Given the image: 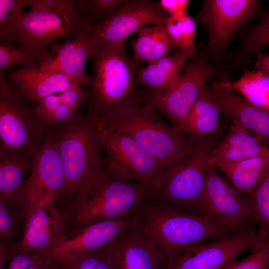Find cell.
<instances>
[{
  "label": "cell",
  "instance_id": "cb8c5ba5",
  "mask_svg": "<svg viewBox=\"0 0 269 269\" xmlns=\"http://www.w3.org/2000/svg\"><path fill=\"white\" fill-rule=\"evenodd\" d=\"M34 157L15 151L0 150V198L4 199L15 209H17L18 198Z\"/></svg>",
  "mask_w": 269,
  "mask_h": 269
},
{
  "label": "cell",
  "instance_id": "7402d4cb",
  "mask_svg": "<svg viewBox=\"0 0 269 269\" xmlns=\"http://www.w3.org/2000/svg\"><path fill=\"white\" fill-rule=\"evenodd\" d=\"M268 155L269 147L241 125L232 121L228 134L214 148L210 160L216 167Z\"/></svg>",
  "mask_w": 269,
  "mask_h": 269
},
{
  "label": "cell",
  "instance_id": "4fadbf2b",
  "mask_svg": "<svg viewBox=\"0 0 269 269\" xmlns=\"http://www.w3.org/2000/svg\"><path fill=\"white\" fill-rule=\"evenodd\" d=\"M168 16L158 2L127 0L111 16L93 26L88 32L92 50L125 47L130 35L146 26L163 24Z\"/></svg>",
  "mask_w": 269,
  "mask_h": 269
},
{
  "label": "cell",
  "instance_id": "ab89813d",
  "mask_svg": "<svg viewBox=\"0 0 269 269\" xmlns=\"http://www.w3.org/2000/svg\"><path fill=\"white\" fill-rule=\"evenodd\" d=\"M59 94L65 103L77 110L86 103L90 96L89 91L82 88L78 84Z\"/></svg>",
  "mask_w": 269,
  "mask_h": 269
},
{
  "label": "cell",
  "instance_id": "d4e9b609",
  "mask_svg": "<svg viewBox=\"0 0 269 269\" xmlns=\"http://www.w3.org/2000/svg\"><path fill=\"white\" fill-rule=\"evenodd\" d=\"M135 62L148 63L157 60L174 49H178L163 24L142 27L132 43Z\"/></svg>",
  "mask_w": 269,
  "mask_h": 269
},
{
  "label": "cell",
  "instance_id": "277c9868",
  "mask_svg": "<svg viewBox=\"0 0 269 269\" xmlns=\"http://www.w3.org/2000/svg\"><path fill=\"white\" fill-rule=\"evenodd\" d=\"M191 150L163 171L155 202L172 209L203 216V201L212 151V135L194 137Z\"/></svg>",
  "mask_w": 269,
  "mask_h": 269
},
{
  "label": "cell",
  "instance_id": "4dcf8cb0",
  "mask_svg": "<svg viewBox=\"0 0 269 269\" xmlns=\"http://www.w3.org/2000/svg\"><path fill=\"white\" fill-rule=\"evenodd\" d=\"M50 54L47 48L29 49L0 41V73L4 74L15 66L39 68Z\"/></svg>",
  "mask_w": 269,
  "mask_h": 269
},
{
  "label": "cell",
  "instance_id": "83f0119b",
  "mask_svg": "<svg viewBox=\"0 0 269 269\" xmlns=\"http://www.w3.org/2000/svg\"><path fill=\"white\" fill-rule=\"evenodd\" d=\"M221 114L206 87L193 107L184 134L195 137L211 135L218 129Z\"/></svg>",
  "mask_w": 269,
  "mask_h": 269
},
{
  "label": "cell",
  "instance_id": "f1b7e54d",
  "mask_svg": "<svg viewBox=\"0 0 269 269\" xmlns=\"http://www.w3.org/2000/svg\"><path fill=\"white\" fill-rule=\"evenodd\" d=\"M33 110L38 122L47 131L72 122L78 115V110L65 103L59 93L39 100Z\"/></svg>",
  "mask_w": 269,
  "mask_h": 269
},
{
  "label": "cell",
  "instance_id": "484cf974",
  "mask_svg": "<svg viewBox=\"0 0 269 269\" xmlns=\"http://www.w3.org/2000/svg\"><path fill=\"white\" fill-rule=\"evenodd\" d=\"M223 76L219 81H212L218 87L232 90L249 103L269 112V74L255 69L245 70L240 78L235 81Z\"/></svg>",
  "mask_w": 269,
  "mask_h": 269
},
{
  "label": "cell",
  "instance_id": "60d3db41",
  "mask_svg": "<svg viewBox=\"0 0 269 269\" xmlns=\"http://www.w3.org/2000/svg\"><path fill=\"white\" fill-rule=\"evenodd\" d=\"M160 6L168 16L178 19L187 13L190 1L188 0H160Z\"/></svg>",
  "mask_w": 269,
  "mask_h": 269
},
{
  "label": "cell",
  "instance_id": "9c48e42d",
  "mask_svg": "<svg viewBox=\"0 0 269 269\" xmlns=\"http://www.w3.org/2000/svg\"><path fill=\"white\" fill-rule=\"evenodd\" d=\"M96 122L110 174L117 180L156 189L165 169L157 158L134 139Z\"/></svg>",
  "mask_w": 269,
  "mask_h": 269
},
{
  "label": "cell",
  "instance_id": "b9f144b4",
  "mask_svg": "<svg viewBox=\"0 0 269 269\" xmlns=\"http://www.w3.org/2000/svg\"><path fill=\"white\" fill-rule=\"evenodd\" d=\"M255 70L269 74V55L262 52L257 54Z\"/></svg>",
  "mask_w": 269,
  "mask_h": 269
},
{
  "label": "cell",
  "instance_id": "74e56055",
  "mask_svg": "<svg viewBox=\"0 0 269 269\" xmlns=\"http://www.w3.org/2000/svg\"><path fill=\"white\" fill-rule=\"evenodd\" d=\"M176 20L180 43L179 51L197 53L198 48L195 44L196 25L195 19L187 12Z\"/></svg>",
  "mask_w": 269,
  "mask_h": 269
},
{
  "label": "cell",
  "instance_id": "8992f818",
  "mask_svg": "<svg viewBox=\"0 0 269 269\" xmlns=\"http://www.w3.org/2000/svg\"><path fill=\"white\" fill-rule=\"evenodd\" d=\"M53 134L64 174L63 197L72 200L80 183L106 166V157L96 121L88 113L72 122L49 130Z\"/></svg>",
  "mask_w": 269,
  "mask_h": 269
},
{
  "label": "cell",
  "instance_id": "2e32d148",
  "mask_svg": "<svg viewBox=\"0 0 269 269\" xmlns=\"http://www.w3.org/2000/svg\"><path fill=\"white\" fill-rule=\"evenodd\" d=\"M203 216L238 229L254 223L245 197L218 174L211 162L206 178Z\"/></svg>",
  "mask_w": 269,
  "mask_h": 269
},
{
  "label": "cell",
  "instance_id": "4316f807",
  "mask_svg": "<svg viewBox=\"0 0 269 269\" xmlns=\"http://www.w3.org/2000/svg\"><path fill=\"white\" fill-rule=\"evenodd\" d=\"M229 182L245 196L250 193L263 180L269 169V155L215 167Z\"/></svg>",
  "mask_w": 269,
  "mask_h": 269
},
{
  "label": "cell",
  "instance_id": "d6a6232c",
  "mask_svg": "<svg viewBox=\"0 0 269 269\" xmlns=\"http://www.w3.org/2000/svg\"><path fill=\"white\" fill-rule=\"evenodd\" d=\"M32 0H0V41L13 44L18 36V20L24 12L23 8L30 6Z\"/></svg>",
  "mask_w": 269,
  "mask_h": 269
},
{
  "label": "cell",
  "instance_id": "603a6c76",
  "mask_svg": "<svg viewBox=\"0 0 269 269\" xmlns=\"http://www.w3.org/2000/svg\"><path fill=\"white\" fill-rule=\"evenodd\" d=\"M196 54L180 51L167 55L137 71L136 82L145 88L143 92L156 94L172 87L179 80L188 58Z\"/></svg>",
  "mask_w": 269,
  "mask_h": 269
},
{
  "label": "cell",
  "instance_id": "7bdbcfd3",
  "mask_svg": "<svg viewBox=\"0 0 269 269\" xmlns=\"http://www.w3.org/2000/svg\"><path fill=\"white\" fill-rule=\"evenodd\" d=\"M50 269H55V267L53 263L51 264V268Z\"/></svg>",
  "mask_w": 269,
  "mask_h": 269
},
{
  "label": "cell",
  "instance_id": "ba28073f",
  "mask_svg": "<svg viewBox=\"0 0 269 269\" xmlns=\"http://www.w3.org/2000/svg\"><path fill=\"white\" fill-rule=\"evenodd\" d=\"M219 74V70L207 61L204 51L197 52L170 89L156 94L141 91L142 103L150 105L184 133L193 107L207 82Z\"/></svg>",
  "mask_w": 269,
  "mask_h": 269
},
{
  "label": "cell",
  "instance_id": "7c38bea8",
  "mask_svg": "<svg viewBox=\"0 0 269 269\" xmlns=\"http://www.w3.org/2000/svg\"><path fill=\"white\" fill-rule=\"evenodd\" d=\"M258 0H206L198 13L208 36L206 56L218 58L236 33L259 15Z\"/></svg>",
  "mask_w": 269,
  "mask_h": 269
},
{
  "label": "cell",
  "instance_id": "44dd1931",
  "mask_svg": "<svg viewBox=\"0 0 269 269\" xmlns=\"http://www.w3.org/2000/svg\"><path fill=\"white\" fill-rule=\"evenodd\" d=\"M5 73L8 81L23 98L32 101L38 102L78 84L64 75L37 67L10 69Z\"/></svg>",
  "mask_w": 269,
  "mask_h": 269
},
{
  "label": "cell",
  "instance_id": "5b68a950",
  "mask_svg": "<svg viewBox=\"0 0 269 269\" xmlns=\"http://www.w3.org/2000/svg\"><path fill=\"white\" fill-rule=\"evenodd\" d=\"M104 127L137 141L161 162L165 169L192 149L193 138L163 122L149 104L126 108L106 118L95 119Z\"/></svg>",
  "mask_w": 269,
  "mask_h": 269
},
{
  "label": "cell",
  "instance_id": "e0dca14e",
  "mask_svg": "<svg viewBox=\"0 0 269 269\" xmlns=\"http://www.w3.org/2000/svg\"><path fill=\"white\" fill-rule=\"evenodd\" d=\"M51 196L44 198L23 222L22 237L14 249L40 254L51 247L65 232L61 210Z\"/></svg>",
  "mask_w": 269,
  "mask_h": 269
},
{
  "label": "cell",
  "instance_id": "5bb4252c",
  "mask_svg": "<svg viewBox=\"0 0 269 269\" xmlns=\"http://www.w3.org/2000/svg\"><path fill=\"white\" fill-rule=\"evenodd\" d=\"M263 240L253 226L248 227L185 249L167 260L164 269H224Z\"/></svg>",
  "mask_w": 269,
  "mask_h": 269
},
{
  "label": "cell",
  "instance_id": "d6986e66",
  "mask_svg": "<svg viewBox=\"0 0 269 269\" xmlns=\"http://www.w3.org/2000/svg\"><path fill=\"white\" fill-rule=\"evenodd\" d=\"M206 90L221 114L269 147V112L250 104L234 91L215 86L212 81L207 84Z\"/></svg>",
  "mask_w": 269,
  "mask_h": 269
},
{
  "label": "cell",
  "instance_id": "f35d334b",
  "mask_svg": "<svg viewBox=\"0 0 269 269\" xmlns=\"http://www.w3.org/2000/svg\"><path fill=\"white\" fill-rule=\"evenodd\" d=\"M127 0H90V11L86 16L92 22L94 18H102V22L115 13Z\"/></svg>",
  "mask_w": 269,
  "mask_h": 269
},
{
  "label": "cell",
  "instance_id": "6da1fadb",
  "mask_svg": "<svg viewBox=\"0 0 269 269\" xmlns=\"http://www.w3.org/2000/svg\"><path fill=\"white\" fill-rule=\"evenodd\" d=\"M156 188L114 178L106 166L87 176L61 210L65 232L93 224L139 215L155 201Z\"/></svg>",
  "mask_w": 269,
  "mask_h": 269
},
{
  "label": "cell",
  "instance_id": "52a82bcc",
  "mask_svg": "<svg viewBox=\"0 0 269 269\" xmlns=\"http://www.w3.org/2000/svg\"><path fill=\"white\" fill-rule=\"evenodd\" d=\"M30 7L18 20L16 41L24 48H47L61 39L87 33L94 25L72 0H32Z\"/></svg>",
  "mask_w": 269,
  "mask_h": 269
},
{
  "label": "cell",
  "instance_id": "9a60e30c",
  "mask_svg": "<svg viewBox=\"0 0 269 269\" xmlns=\"http://www.w3.org/2000/svg\"><path fill=\"white\" fill-rule=\"evenodd\" d=\"M142 213L93 224L66 233L51 247L37 255L49 265L95 251L108 245L127 229L136 226Z\"/></svg>",
  "mask_w": 269,
  "mask_h": 269
},
{
  "label": "cell",
  "instance_id": "ac0fdd59",
  "mask_svg": "<svg viewBox=\"0 0 269 269\" xmlns=\"http://www.w3.org/2000/svg\"><path fill=\"white\" fill-rule=\"evenodd\" d=\"M137 225L108 244L113 269H164L166 259Z\"/></svg>",
  "mask_w": 269,
  "mask_h": 269
},
{
  "label": "cell",
  "instance_id": "30bf717a",
  "mask_svg": "<svg viewBox=\"0 0 269 269\" xmlns=\"http://www.w3.org/2000/svg\"><path fill=\"white\" fill-rule=\"evenodd\" d=\"M47 131L27 107L20 92L0 73V150L34 157Z\"/></svg>",
  "mask_w": 269,
  "mask_h": 269
},
{
  "label": "cell",
  "instance_id": "ffe728a7",
  "mask_svg": "<svg viewBox=\"0 0 269 269\" xmlns=\"http://www.w3.org/2000/svg\"><path fill=\"white\" fill-rule=\"evenodd\" d=\"M50 50V56L40 63L39 69L64 75L80 85H91L92 77L85 71L92 52L88 32L54 43Z\"/></svg>",
  "mask_w": 269,
  "mask_h": 269
},
{
  "label": "cell",
  "instance_id": "8fae6325",
  "mask_svg": "<svg viewBox=\"0 0 269 269\" xmlns=\"http://www.w3.org/2000/svg\"><path fill=\"white\" fill-rule=\"evenodd\" d=\"M66 182L56 140L50 130L34 155L31 170L20 192L17 209L23 221L45 197L63 198Z\"/></svg>",
  "mask_w": 269,
  "mask_h": 269
},
{
  "label": "cell",
  "instance_id": "d590c367",
  "mask_svg": "<svg viewBox=\"0 0 269 269\" xmlns=\"http://www.w3.org/2000/svg\"><path fill=\"white\" fill-rule=\"evenodd\" d=\"M245 259L233 262L224 269H269V242L257 243Z\"/></svg>",
  "mask_w": 269,
  "mask_h": 269
},
{
  "label": "cell",
  "instance_id": "f546056e",
  "mask_svg": "<svg viewBox=\"0 0 269 269\" xmlns=\"http://www.w3.org/2000/svg\"><path fill=\"white\" fill-rule=\"evenodd\" d=\"M259 15V22L246 30L241 36L233 58L237 64H246L254 55L269 45V10L261 9Z\"/></svg>",
  "mask_w": 269,
  "mask_h": 269
},
{
  "label": "cell",
  "instance_id": "8d00e7d4",
  "mask_svg": "<svg viewBox=\"0 0 269 269\" xmlns=\"http://www.w3.org/2000/svg\"><path fill=\"white\" fill-rule=\"evenodd\" d=\"M5 269H50L47 264L37 254L19 252L14 248L10 251Z\"/></svg>",
  "mask_w": 269,
  "mask_h": 269
},
{
  "label": "cell",
  "instance_id": "1f68e13d",
  "mask_svg": "<svg viewBox=\"0 0 269 269\" xmlns=\"http://www.w3.org/2000/svg\"><path fill=\"white\" fill-rule=\"evenodd\" d=\"M245 198L253 222L259 227L258 232L269 242V169L261 182Z\"/></svg>",
  "mask_w": 269,
  "mask_h": 269
},
{
  "label": "cell",
  "instance_id": "836d02e7",
  "mask_svg": "<svg viewBox=\"0 0 269 269\" xmlns=\"http://www.w3.org/2000/svg\"><path fill=\"white\" fill-rule=\"evenodd\" d=\"M53 264L55 269H113L108 245L91 253Z\"/></svg>",
  "mask_w": 269,
  "mask_h": 269
},
{
  "label": "cell",
  "instance_id": "7a4b0ae2",
  "mask_svg": "<svg viewBox=\"0 0 269 269\" xmlns=\"http://www.w3.org/2000/svg\"><path fill=\"white\" fill-rule=\"evenodd\" d=\"M91 58L94 68L86 105L89 115L102 119L140 104L136 65L127 54L125 46L94 49Z\"/></svg>",
  "mask_w": 269,
  "mask_h": 269
},
{
  "label": "cell",
  "instance_id": "3957f363",
  "mask_svg": "<svg viewBox=\"0 0 269 269\" xmlns=\"http://www.w3.org/2000/svg\"><path fill=\"white\" fill-rule=\"evenodd\" d=\"M137 227L167 260L188 248L240 230L201 215L168 208L155 202L143 212Z\"/></svg>",
  "mask_w": 269,
  "mask_h": 269
},
{
  "label": "cell",
  "instance_id": "e575fe53",
  "mask_svg": "<svg viewBox=\"0 0 269 269\" xmlns=\"http://www.w3.org/2000/svg\"><path fill=\"white\" fill-rule=\"evenodd\" d=\"M23 222L22 213L0 198V244L15 247L16 237Z\"/></svg>",
  "mask_w": 269,
  "mask_h": 269
}]
</instances>
